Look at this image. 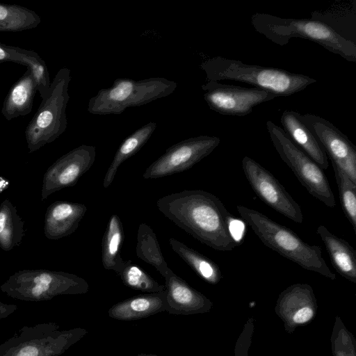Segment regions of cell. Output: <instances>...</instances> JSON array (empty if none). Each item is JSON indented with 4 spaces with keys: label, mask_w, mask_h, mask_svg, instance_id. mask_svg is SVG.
<instances>
[{
    "label": "cell",
    "mask_w": 356,
    "mask_h": 356,
    "mask_svg": "<svg viewBox=\"0 0 356 356\" xmlns=\"http://www.w3.org/2000/svg\"><path fill=\"white\" fill-rule=\"evenodd\" d=\"M0 64H1V63H0Z\"/></svg>",
    "instance_id": "obj_38"
},
{
    "label": "cell",
    "mask_w": 356,
    "mask_h": 356,
    "mask_svg": "<svg viewBox=\"0 0 356 356\" xmlns=\"http://www.w3.org/2000/svg\"><path fill=\"white\" fill-rule=\"evenodd\" d=\"M300 356H305V355H300Z\"/></svg>",
    "instance_id": "obj_37"
},
{
    "label": "cell",
    "mask_w": 356,
    "mask_h": 356,
    "mask_svg": "<svg viewBox=\"0 0 356 356\" xmlns=\"http://www.w3.org/2000/svg\"><path fill=\"white\" fill-rule=\"evenodd\" d=\"M158 209L202 243L219 251L238 245L231 230L232 217L222 201L202 190H184L160 197Z\"/></svg>",
    "instance_id": "obj_1"
},
{
    "label": "cell",
    "mask_w": 356,
    "mask_h": 356,
    "mask_svg": "<svg viewBox=\"0 0 356 356\" xmlns=\"http://www.w3.org/2000/svg\"><path fill=\"white\" fill-rule=\"evenodd\" d=\"M317 301L313 289L307 284H294L278 296L275 312L282 321L288 334L310 323L317 314Z\"/></svg>",
    "instance_id": "obj_15"
},
{
    "label": "cell",
    "mask_w": 356,
    "mask_h": 356,
    "mask_svg": "<svg viewBox=\"0 0 356 356\" xmlns=\"http://www.w3.org/2000/svg\"><path fill=\"white\" fill-rule=\"evenodd\" d=\"M169 243L172 250L206 282L217 284L220 282L221 270L213 260L175 238H170Z\"/></svg>",
    "instance_id": "obj_24"
},
{
    "label": "cell",
    "mask_w": 356,
    "mask_h": 356,
    "mask_svg": "<svg viewBox=\"0 0 356 356\" xmlns=\"http://www.w3.org/2000/svg\"><path fill=\"white\" fill-rule=\"evenodd\" d=\"M236 210L266 246L305 270L331 280L336 279L323 257L320 246L308 244L289 228L257 210L242 205H237Z\"/></svg>",
    "instance_id": "obj_2"
},
{
    "label": "cell",
    "mask_w": 356,
    "mask_h": 356,
    "mask_svg": "<svg viewBox=\"0 0 356 356\" xmlns=\"http://www.w3.org/2000/svg\"><path fill=\"white\" fill-rule=\"evenodd\" d=\"M202 88L204 91V99L210 109L225 115H247L255 106L276 97L257 88H245L214 81H207Z\"/></svg>",
    "instance_id": "obj_12"
},
{
    "label": "cell",
    "mask_w": 356,
    "mask_h": 356,
    "mask_svg": "<svg viewBox=\"0 0 356 356\" xmlns=\"http://www.w3.org/2000/svg\"><path fill=\"white\" fill-rule=\"evenodd\" d=\"M10 184V182L8 179H4L2 177H0V193L3 192L5 189H6Z\"/></svg>",
    "instance_id": "obj_35"
},
{
    "label": "cell",
    "mask_w": 356,
    "mask_h": 356,
    "mask_svg": "<svg viewBox=\"0 0 356 356\" xmlns=\"http://www.w3.org/2000/svg\"><path fill=\"white\" fill-rule=\"evenodd\" d=\"M270 140L282 160L307 192L330 208L336 207L334 193L323 170L287 136L282 128L266 122Z\"/></svg>",
    "instance_id": "obj_9"
},
{
    "label": "cell",
    "mask_w": 356,
    "mask_h": 356,
    "mask_svg": "<svg viewBox=\"0 0 356 356\" xmlns=\"http://www.w3.org/2000/svg\"><path fill=\"white\" fill-rule=\"evenodd\" d=\"M124 239V232L120 218L117 214H113L102 238V261L106 270H113L117 275L127 262L121 256Z\"/></svg>",
    "instance_id": "obj_22"
},
{
    "label": "cell",
    "mask_w": 356,
    "mask_h": 356,
    "mask_svg": "<svg viewBox=\"0 0 356 356\" xmlns=\"http://www.w3.org/2000/svg\"><path fill=\"white\" fill-rule=\"evenodd\" d=\"M136 253L140 259L154 266L163 277L170 268L162 254L156 234L146 223H141L138 226Z\"/></svg>",
    "instance_id": "obj_26"
},
{
    "label": "cell",
    "mask_w": 356,
    "mask_h": 356,
    "mask_svg": "<svg viewBox=\"0 0 356 356\" xmlns=\"http://www.w3.org/2000/svg\"><path fill=\"white\" fill-rule=\"evenodd\" d=\"M87 211L85 204L67 201H56L45 213L44 233L51 240H57L74 232Z\"/></svg>",
    "instance_id": "obj_17"
},
{
    "label": "cell",
    "mask_w": 356,
    "mask_h": 356,
    "mask_svg": "<svg viewBox=\"0 0 356 356\" xmlns=\"http://www.w3.org/2000/svg\"><path fill=\"white\" fill-rule=\"evenodd\" d=\"M70 81V70L63 67L58 71L51 81L49 95L42 99L40 107L25 130L29 153L54 142L65 131Z\"/></svg>",
    "instance_id": "obj_7"
},
{
    "label": "cell",
    "mask_w": 356,
    "mask_h": 356,
    "mask_svg": "<svg viewBox=\"0 0 356 356\" xmlns=\"http://www.w3.org/2000/svg\"><path fill=\"white\" fill-rule=\"evenodd\" d=\"M0 290L14 299L40 302L60 295L86 293L89 285L76 275L47 269L20 270L0 286Z\"/></svg>",
    "instance_id": "obj_6"
},
{
    "label": "cell",
    "mask_w": 356,
    "mask_h": 356,
    "mask_svg": "<svg viewBox=\"0 0 356 356\" xmlns=\"http://www.w3.org/2000/svg\"><path fill=\"white\" fill-rule=\"evenodd\" d=\"M95 146L81 145L58 159L43 176L41 200L64 188L75 185L95 160Z\"/></svg>",
    "instance_id": "obj_14"
},
{
    "label": "cell",
    "mask_w": 356,
    "mask_h": 356,
    "mask_svg": "<svg viewBox=\"0 0 356 356\" xmlns=\"http://www.w3.org/2000/svg\"><path fill=\"white\" fill-rule=\"evenodd\" d=\"M11 61L19 64V47L4 44L0 42V63Z\"/></svg>",
    "instance_id": "obj_33"
},
{
    "label": "cell",
    "mask_w": 356,
    "mask_h": 356,
    "mask_svg": "<svg viewBox=\"0 0 356 356\" xmlns=\"http://www.w3.org/2000/svg\"><path fill=\"white\" fill-rule=\"evenodd\" d=\"M207 81L232 80L246 83L276 97L289 96L316 82L314 78L282 69L248 65L220 56L200 65Z\"/></svg>",
    "instance_id": "obj_3"
},
{
    "label": "cell",
    "mask_w": 356,
    "mask_h": 356,
    "mask_svg": "<svg viewBox=\"0 0 356 356\" xmlns=\"http://www.w3.org/2000/svg\"><path fill=\"white\" fill-rule=\"evenodd\" d=\"M300 115L296 111H284L280 118L282 129L294 144L322 170H325L329 166L328 158L315 136L301 120Z\"/></svg>",
    "instance_id": "obj_18"
},
{
    "label": "cell",
    "mask_w": 356,
    "mask_h": 356,
    "mask_svg": "<svg viewBox=\"0 0 356 356\" xmlns=\"http://www.w3.org/2000/svg\"><path fill=\"white\" fill-rule=\"evenodd\" d=\"M24 222L8 200L0 204V248L9 251L19 246L24 236Z\"/></svg>",
    "instance_id": "obj_25"
},
{
    "label": "cell",
    "mask_w": 356,
    "mask_h": 356,
    "mask_svg": "<svg viewBox=\"0 0 356 356\" xmlns=\"http://www.w3.org/2000/svg\"><path fill=\"white\" fill-rule=\"evenodd\" d=\"M165 280L166 312L175 315H192L210 312L213 302L190 286L170 268Z\"/></svg>",
    "instance_id": "obj_16"
},
{
    "label": "cell",
    "mask_w": 356,
    "mask_h": 356,
    "mask_svg": "<svg viewBox=\"0 0 356 356\" xmlns=\"http://www.w3.org/2000/svg\"><path fill=\"white\" fill-rule=\"evenodd\" d=\"M343 213L356 232V183L340 168L332 165Z\"/></svg>",
    "instance_id": "obj_30"
},
{
    "label": "cell",
    "mask_w": 356,
    "mask_h": 356,
    "mask_svg": "<svg viewBox=\"0 0 356 356\" xmlns=\"http://www.w3.org/2000/svg\"><path fill=\"white\" fill-rule=\"evenodd\" d=\"M136 356H161L155 354H146V353H140L137 355Z\"/></svg>",
    "instance_id": "obj_36"
},
{
    "label": "cell",
    "mask_w": 356,
    "mask_h": 356,
    "mask_svg": "<svg viewBox=\"0 0 356 356\" xmlns=\"http://www.w3.org/2000/svg\"><path fill=\"white\" fill-rule=\"evenodd\" d=\"M156 128V123L149 122L128 136L116 151L103 180V186L107 188L114 180L120 165L136 154L148 141Z\"/></svg>",
    "instance_id": "obj_23"
},
{
    "label": "cell",
    "mask_w": 356,
    "mask_h": 356,
    "mask_svg": "<svg viewBox=\"0 0 356 356\" xmlns=\"http://www.w3.org/2000/svg\"><path fill=\"white\" fill-rule=\"evenodd\" d=\"M251 24L256 31L278 45L287 44L292 38H301L318 44L348 61L356 62L355 43L341 35L324 22L282 18L257 13L251 16Z\"/></svg>",
    "instance_id": "obj_4"
},
{
    "label": "cell",
    "mask_w": 356,
    "mask_h": 356,
    "mask_svg": "<svg viewBox=\"0 0 356 356\" xmlns=\"http://www.w3.org/2000/svg\"><path fill=\"white\" fill-rule=\"evenodd\" d=\"M216 136H199L181 140L150 164L143 175L145 179H158L187 170L209 155L219 145Z\"/></svg>",
    "instance_id": "obj_10"
},
{
    "label": "cell",
    "mask_w": 356,
    "mask_h": 356,
    "mask_svg": "<svg viewBox=\"0 0 356 356\" xmlns=\"http://www.w3.org/2000/svg\"><path fill=\"white\" fill-rule=\"evenodd\" d=\"M300 118L318 141L332 165L340 168L356 183V147L347 136L318 115L300 114Z\"/></svg>",
    "instance_id": "obj_13"
},
{
    "label": "cell",
    "mask_w": 356,
    "mask_h": 356,
    "mask_svg": "<svg viewBox=\"0 0 356 356\" xmlns=\"http://www.w3.org/2000/svg\"><path fill=\"white\" fill-rule=\"evenodd\" d=\"M166 312L165 290L146 293L127 298L113 305L108 316L119 321H134Z\"/></svg>",
    "instance_id": "obj_19"
},
{
    "label": "cell",
    "mask_w": 356,
    "mask_h": 356,
    "mask_svg": "<svg viewBox=\"0 0 356 356\" xmlns=\"http://www.w3.org/2000/svg\"><path fill=\"white\" fill-rule=\"evenodd\" d=\"M129 288L145 293H159L165 291V285L159 284L142 268L127 260L118 275Z\"/></svg>",
    "instance_id": "obj_28"
},
{
    "label": "cell",
    "mask_w": 356,
    "mask_h": 356,
    "mask_svg": "<svg viewBox=\"0 0 356 356\" xmlns=\"http://www.w3.org/2000/svg\"><path fill=\"white\" fill-rule=\"evenodd\" d=\"M177 84L163 77H151L139 81L118 78L111 86L99 90L89 100L87 111L93 115H119L127 108L140 106L167 97Z\"/></svg>",
    "instance_id": "obj_5"
},
{
    "label": "cell",
    "mask_w": 356,
    "mask_h": 356,
    "mask_svg": "<svg viewBox=\"0 0 356 356\" xmlns=\"http://www.w3.org/2000/svg\"><path fill=\"white\" fill-rule=\"evenodd\" d=\"M316 234L323 242L333 267L343 277L356 283V252L344 239L320 225Z\"/></svg>",
    "instance_id": "obj_20"
},
{
    "label": "cell",
    "mask_w": 356,
    "mask_h": 356,
    "mask_svg": "<svg viewBox=\"0 0 356 356\" xmlns=\"http://www.w3.org/2000/svg\"><path fill=\"white\" fill-rule=\"evenodd\" d=\"M17 309V306L13 304H6L0 300V320L7 318Z\"/></svg>",
    "instance_id": "obj_34"
},
{
    "label": "cell",
    "mask_w": 356,
    "mask_h": 356,
    "mask_svg": "<svg viewBox=\"0 0 356 356\" xmlns=\"http://www.w3.org/2000/svg\"><path fill=\"white\" fill-rule=\"evenodd\" d=\"M242 168L250 187L261 201L292 221L302 222L301 207L273 174L248 156L242 159Z\"/></svg>",
    "instance_id": "obj_11"
},
{
    "label": "cell",
    "mask_w": 356,
    "mask_h": 356,
    "mask_svg": "<svg viewBox=\"0 0 356 356\" xmlns=\"http://www.w3.org/2000/svg\"><path fill=\"white\" fill-rule=\"evenodd\" d=\"M40 17L33 10L16 4L0 3V32H19L36 28Z\"/></svg>",
    "instance_id": "obj_27"
},
{
    "label": "cell",
    "mask_w": 356,
    "mask_h": 356,
    "mask_svg": "<svg viewBox=\"0 0 356 356\" xmlns=\"http://www.w3.org/2000/svg\"><path fill=\"white\" fill-rule=\"evenodd\" d=\"M332 356H356V341L340 316H337L330 338Z\"/></svg>",
    "instance_id": "obj_31"
},
{
    "label": "cell",
    "mask_w": 356,
    "mask_h": 356,
    "mask_svg": "<svg viewBox=\"0 0 356 356\" xmlns=\"http://www.w3.org/2000/svg\"><path fill=\"white\" fill-rule=\"evenodd\" d=\"M87 333L82 327L60 330L54 322L24 326L0 344V356H60Z\"/></svg>",
    "instance_id": "obj_8"
},
{
    "label": "cell",
    "mask_w": 356,
    "mask_h": 356,
    "mask_svg": "<svg viewBox=\"0 0 356 356\" xmlns=\"http://www.w3.org/2000/svg\"><path fill=\"white\" fill-rule=\"evenodd\" d=\"M19 64L29 67L35 80L38 91L42 99L47 97L50 92L49 73L44 60L35 51L19 47Z\"/></svg>",
    "instance_id": "obj_29"
},
{
    "label": "cell",
    "mask_w": 356,
    "mask_h": 356,
    "mask_svg": "<svg viewBox=\"0 0 356 356\" xmlns=\"http://www.w3.org/2000/svg\"><path fill=\"white\" fill-rule=\"evenodd\" d=\"M254 331V319L250 317L237 339L234 348V356H248Z\"/></svg>",
    "instance_id": "obj_32"
},
{
    "label": "cell",
    "mask_w": 356,
    "mask_h": 356,
    "mask_svg": "<svg viewBox=\"0 0 356 356\" xmlns=\"http://www.w3.org/2000/svg\"><path fill=\"white\" fill-rule=\"evenodd\" d=\"M26 68L22 76L10 88L4 99L1 114L7 120L24 117L32 111L38 88L30 68Z\"/></svg>",
    "instance_id": "obj_21"
}]
</instances>
